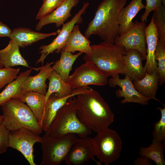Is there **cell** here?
Instances as JSON below:
<instances>
[{"mask_svg": "<svg viewBox=\"0 0 165 165\" xmlns=\"http://www.w3.org/2000/svg\"><path fill=\"white\" fill-rule=\"evenodd\" d=\"M79 0H65L52 12L39 19L36 25V30L39 31L44 26L54 23L58 27L62 25L68 18L71 16L72 9L76 6Z\"/></svg>", "mask_w": 165, "mask_h": 165, "instance_id": "9a60e30c", "label": "cell"}, {"mask_svg": "<svg viewBox=\"0 0 165 165\" xmlns=\"http://www.w3.org/2000/svg\"><path fill=\"white\" fill-rule=\"evenodd\" d=\"M42 138V156L40 165H60L64 161L72 145L80 140L73 134L55 138L45 133Z\"/></svg>", "mask_w": 165, "mask_h": 165, "instance_id": "8992f818", "label": "cell"}, {"mask_svg": "<svg viewBox=\"0 0 165 165\" xmlns=\"http://www.w3.org/2000/svg\"><path fill=\"white\" fill-rule=\"evenodd\" d=\"M90 5L88 2H84L82 8L73 16L72 19L62 25L61 30H57L58 35L53 41L47 45L41 46L39 48L41 54L39 58L37 61L36 64L41 62L42 65L45 59L50 53L55 51L59 53L64 46L68 38L76 24H80L82 23V15L85 14L86 10Z\"/></svg>", "mask_w": 165, "mask_h": 165, "instance_id": "9c48e42d", "label": "cell"}, {"mask_svg": "<svg viewBox=\"0 0 165 165\" xmlns=\"http://www.w3.org/2000/svg\"><path fill=\"white\" fill-rule=\"evenodd\" d=\"M91 46V53L82 57L85 62L91 63L108 77L126 74L123 60L126 51L123 47L104 41Z\"/></svg>", "mask_w": 165, "mask_h": 165, "instance_id": "3957f363", "label": "cell"}, {"mask_svg": "<svg viewBox=\"0 0 165 165\" xmlns=\"http://www.w3.org/2000/svg\"><path fill=\"white\" fill-rule=\"evenodd\" d=\"M9 131L2 124L0 125V154L5 152L9 147Z\"/></svg>", "mask_w": 165, "mask_h": 165, "instance_id": "e575fe53", "label": "cell"}, {"mask_svg": "<svg viewBox=\"0 0 165 165\" xmlns=\"http://www.w3.org/2000/svg\"><path fill=\"white\" fill-rule=\"evenodd\" d=\"M2 115H0V125L2 124Z\"/></svg>", "mask_w": 165, "mask_h": 165, "instance_id": "74e56055", "label": "cell"}, {"mask_svg": "<svg viewBox=\"0 0 165 165\" xmlns=\"http://www.w3.org/2000/svg\"><path fill=\"white\" fill-rule=\"evenodd\" d=\"M12 31H13L7 25L0 21V37H9Z\"/></svg>", "mask_w": 165, "mask_h": 165, "instance_id": "d590c367", "label": "cell"}, {"mask_svg": "<svg viewBox=\"0 0 165 165\" xmlns=\"http://www.w3.org/2000/svg\"><path fill=\"white\" fill-rule=\"evenodd\" d=\"M0 61L4 67H12L22 66L36 71L40 67L33 68L30 67L26 60L21 55L19 46L11 40L4 49L0 50Z\"/></svg>", "mask_w": 165, "mask_h": 165, "instance_id": "d6986e66", "label": "cell"}, {"mask_svg": "<svg viewBox=\"0 0 165 165\" xmlns=\"http://www.w3.org/2000/svg\"><path fill=\"white\" fill-rule=\"evenodd\" d=\"M49 87L45 95L46 101L50 95L55 93L59 98L72 94V90L69 84L64 81L54 70H53L48 78Z\"/></svg>", "mask_w": 165, "mask_h": 165, "instance_id": "484cf974", "label": "cell"}, {"mask_svg": "<svg viewBox=\"0 0 165 165\" xmlns=\"http://www.w3.org/2000/svg\"><path fill=\"white\" fill-rule=\"evenodd\" d=\"M32 70L31 69L20 73L0 92V109L2 105L7 101L12 98L19 99L25 93L22 89V85L26 78L30 75Z\"/></svg>", "mask_w": 165, "mask_h": 165, "instance_id": "603a6c76", "label": "cell"}, {"mask_svg": "<svg viewBox=\"0 0 165 165\" xmlns=\"http://www.w3.org/2000/svg\"><path fill=\"white\" fill-rule=\"evenodd\" d=\"M145 33L147 44V55L144 68L147 73L151 74L154 71H158L155 52L159 38L157 28L152 16L149 24L145 28Z\"/></svg>", "mask_w": 165, "mask_h": 165, "instance_id": "2e32d148", "label": "cell"}, {"mask_svg": "<svg viewBox=\"0 0 165 165\" xmlns=\"http://www.w3.org/2000/svg\"><path fill=\"white\" fill-rule=\"evenodd\" d=\"M72 90L90 85H106L108 83V77L88 62L76 68L66 82Z\"/></svg>", "mask_w": 165, "mask_h": 165, "instance_id": "30bf717a", "label": "cell"}, {"mask_svg": "<svg viewBox=\"0 0 165 165\" xmlns=\"http://www.w3.org/2000/svg\"><path fill=\"white\" fill-rule=\"evenodd\" d=\"M135 165H152L153 164L152 160L145 156H140L136 159L134 161Z\"/></svg>", "mask_w": 165, "mask_h": 165, "instance_id": "8d00e7d4", "label": "cell"}, {"mask_svg": "<svg viewBox=\"0 0 165 165\" xmlns=\"http://www.w3.org/2000/svg\"><path fill=\"white\" fill-rule=\"evenodd\" d=\"M61 56L59 60L57 61L52 67L56 71L60 77L66 82L68 79L72 66L77 59L82 53L79 52L73 54L71 52L61 50Z\"/></svg>", "mask_w": 165, "mask_h": 165, "instance_id": "4316f807", "label": "cell"}, {"mask_svg": "<svg viewBox=\"0 0 165 165\" xmlns=\"http://www.w3.org/2000/svg\"><path fill=\"white\" fill-rule=\"evenodd\" d=\"M96 156L101 163L108 165L119 159L122 150V141L118 133L108 128L98 132L92 138Z\"/></svg>", "mask_w": 165, "mask_h": 165, "instance_id": "52a82bcc", "label": "cell"}, {"mask_svg": "<svg viewBox=\"0 0 165 165\" xmlns=\"http://www.w3.org/2000/svg\"><path fill=\"white\" fill-rule=\"evenodd\" d=\"M57 33V31L51 33H44L35 31L29 28H19L13 29L9 38L19 47L24 48L41 40L55 35Z\"/></svg>", "mask_w": 165, "mask_h": 165, "instance_id": "ac0fdd59", "label": "cell"}, {"mask_svg": "<svg viewBox=\"0 0 165 165\" xmlns=\"http://www.w3.org/2000/svg\"><path fill=\"white\" fill-rule=\"evenodd\" d=\"M146 1L145 11L141 17V21L145 22L146 21L147 17L152 11L156 10L162 6L163 0H146Z\"/></svg>", "mask_w": 165, "mask_h": 165, "instance_id": "836d02e7", "label": "cell"}, {"mask_svg": "<svg viewBox=\"0 0 165 165\" xmlns=\"http://www.w3.org/2000/svg\"><path fill=\"white\" fill-rule=\"evenodd\" d=\"M42 140L39 134L28 129L21 128L9 131L8 146L20 152L30 165H36L34 145L36 143H41Z\"/></svg>", "mask_w": 165, "mask_h": 165, "instance_id": "ba28073f", "label": "cell"}, {"mask_svg": "<svg viewBox=\"0 0 165 165\" xmlns=\"http://www.w3.org/2000/svg\"><path fill=\"white\" fill-rule=\"evenodd\" d=\"M90 42L88 38L81 33L79 25H75L62 50L72 53L79 51L89 54L92 52Z\"/></svg>", "mask_w": 165, "mask_h": 165, "instance_id": "44dd1931", "label": "cell"}, {"mask_svg": "<svg viewBox=\"0 0 165 165\" xmlns=\"http://www.w3.org/2000/svg\"><path fill=\"white\" fill-rule=\"evenodd\" d=\"M123 60L127 71L126 74L132 81L140 80L145 77L146 72L142 65L144 60L139 52L134 50H127Z\"/></svg>", "mask_w": 165, "mask_h": 165, "instance_id": "ffe728a7", "label": "cell"}, {"mask_svg": "<svg viewBox=\"0 0 165 165\" xmlns=\"http://www.w3.org/2000/svg\"><path fill=\"white\" fill-rule=\"evenodd\" d=\"M142 0H132L124 7L121 15L119 26V35L126 33L133 26V19L138 12L145 8Z\"/></svg>", "mask_w": 165, "mask_h": 165, "instance_id": "cb8c5ba5", "label": "cell"}, {"mask_svg": "<svg viewBox=\"0 0 165 165\" xmlns=\"http://www.w3.org/2000/svg\"><path fill=\"white\" fill-rule=\"evenodd\" d=\"M108 80V83L111 87L118 86L121 89H118L116 92L118 97H124L121 103H134L142 105H148L150 99L140 94L135 88L131 79L125 74L124 79L119 78V75H116Z\"/></svg>", "mask_w": 165, "mask_h": 165, "instance_id": "7c38bea8", "label": "cell"}, {"mask_svg": "<svg viewBox=\"0 0 165 165\" xmlns=\"http://www.w3.org/2000/svg\"><path fill=\"white\" fill-rule=\"evenodd\" d=\"M2 124L9 131L25 128L38 134L42 132L41 127L28 106L19 99L12 98L2 106Z\"/></svg>", "mask_w": 165, "mask_h": 165, "instance_id": "5b68a950", "label": "cell"}, {"mask_svg": "<svg viewBox=\"0 0 165 165\" xmlns=\"http://www.w3.org/2000/svg\"><path fill=\"white\" fill-rule=\"evenodd\" d=\"M145 22L136 21L133 27L126 33L116 37L114 43L123 47L126 51L135 50L146 60L147 47L145 33Z\"/></svg>", "mask_w": 165, "mask_h": 165, "instance_id": "8fae6325", "label": "cell"}, {"mask_svg": "<svg viewBox=\"0 0 165 165\" xmlns=\"http://www.w3.org/2000/svg\"><path fill=\"white\" fill-rule=\"evenodd\" d=\"M165 149V141H158L153 139L149 146H142L139 148V155L149 158L157 165H165L163 153Z\"/></svg>", "mask_w": 165, "mask_h": 165, "instance_id": "83f0119b", "label": "cell"}, {"mask_svg": "<svg viewBox=\"0 0 165 165\" xmlns=\"http://www.w3.org/2000/svg\"><path fill=\"white\" fill-rule=\"evenodd\" d=\"M53 62H48L41 67L38 73L34 76L27 77L22 85V89L25 92H34L45 95L47 85L46 81L53 70L51 65Z\"/></svg>", "mask_w": 165, "mask_h": 165, "instance_id": "e0dca14e", "label": "cell"}, {"mask_svg": "<svg viewBox=\"0 0 165 165\" xmlns=\"http://www.w3.org/2000/svg\"><path fill=\"white\" fill-rule=\"evenodd\" d=\"M159 78L158 71H156L151 74L146 72L145 77L141 79L133 80V82L135 88L141 94L163 105L155 97L159 85Z\"/></svg>", "mask_w": 165, "mask_h": 165, "instance_id": "7402d4cb", "label": "cell"}, {"mask_svg": "<svg viewBox=\"0 0 165 165\" xmlns=\"http://www.w3.org/2000/svg\"><path fill=\"white\" fill-rule=\"evenodd\" d=\"M4 67L0 61V68Z\"/></svg>", "mask_w": 165, "mask_h": 165, "instance_id": "f35d334b", "label": "cell"}, {"mask_svg": "<svg viewBox=\"0 0 165 165\" xmlns=\"http://www.w3.org/2000/svg\"><path fill=\"white\" fill-rule=\"evenodd\" d=\"M88 86L79 87L72 90L71 95L62 98L58 97L55 94H52L46 101L41 127L46 132L54 121L59 110L68 99L78 94L86 93L92 90Z\"/></svg>", "mask_w": 165, "mask_h": 165, "instance_id": "4fadbf2b", "label": "cell"}, {"mask_svg": "<svg viewBox=\"0 0 165 165\" xmlns=\"http://www.w3.org/2000/svg\"><path fill=\"white\" fill-rule=\"evenodd\" d=\"M65 0H45L37 13L35 19L39 20L49 14Z\"/></svg>", "mask_w": 165, "mask_h": 165, "instance_id": "1f68e13d", "label": "cell"}, {"mask_svg": "<svg viewBox=\"0 0 165 165\" xmlns=\"http://www.w3.org/2000/svg\"><path fill=\"white\" fill-rule=\"evenodd\" d=\"M155 58L157 61L159 85L165 82V42L158 39L155 52Z\"/></svg>", "mask_w": 165, "mask_h": 165, "instance_id": "f1b7e54d", "label": "cell"}, {"mask_svg": "<svg viewBox=\"0 0 165 165\" xmlns=\"http://www.w3.org/2000/svg\"><path fill=\"white\" fill-rule=\"evenodd\" d=\"M165 6L154 11L152 17L157 29L159 39L165 42Z\"/></svg>", "mask_w": 165, "mask_h": 165, "instance_id": "f546056e", "label": "cell"}, {"mask_svg": "<svg viewBox=\"0 0 165 165\" xmlns=\"http://www.w3.org/2000/svg\"><path fill=\"white\" fill-rule=\"evenodd\" d=\"M4 86L2 85H0V90Z\"/></svg>", "mask_w": 165, "mask_h": 165, "instance_id": "ab89813d", "label": "cell"}, {"mask_svg": "<svg viewBox=\"0 0 165 165\" xmlns=\"http://www.w3.org/2000/svg\"><path fill=\"white\" fill-rule=\"evenodd\" d=\"M19 99L27 104L41 127L46 102L45 95L36 92H26Z\"/></svg>", "mask_w": 165, "mask_h": 165, "instance_id": "d4e9b609", "label": "cell"}, {"mask_svg": "<svg viewBox=\"0 0 165 165\" xmlns=\"http://www.w3.org/2000/svg\"><path fill=\"white\" fill-rule=\"evenodd\" d=\"M127 0H103L98 6L93 19L85 32L89 38L99 36L104 42L114 43L119 36L120 18Z\"/></svg>", "mask_w": 165, "mask_h": 165, "instance_id": "7a4b0ae2", "label": "cell"}, {"mask_svg": "<svg viewBox=\"0 0 165 165\" xmlns=\"http://www.w3.org/2000/svg\"><path fill=\"white\" fill-rule=\"evenodd\" d=\"M20 70V68H14L10 67L0 68V85L4 86L15 79Z\"/></svg>", "mask_w": 165, "mask_h": 165, "instance_id": "d6a6232c", "label": "cell"}, {"mask_svg": "<svg viewBox=\"0 0 165 165\" xmlns=\"http://www.w3.org/2000/svg\"><path fill=\"white\" fill-rule=\"evenodd\" d=\"M45 0H42L43 2Z\"/></svg>", "mask_w": 165, "mask_h": 165, "instance_id": "60d3db41", "label": "cell"}, {"mask_svg": "<svg viewBox=\"0 0 165 165\" xmlns=\"http://www.w3.org/2000/svg\"><path fill=\"white\" fill-rule=\"evenodd\" d=\"M94 156L92 138L87 136L80 138L79 141L72 145L64 161L68 165H82L93 160L97 164L101 165V163L95 160Z\"/></svg>", "mask_w": 165, "mask_h": 165, "instance_id": "5bb4252c", "label": "cell"}, {"mask_svg": "<svg viewBox=\"0 0 165 165\" xmlns=\"http://www.w3.org/2000/svg\"><path fill=\"white\" fill-rule=\"evenodd\" d=\"M77 95V115L81 122L97 133L108 128L114 114L99 93L93 89Z\"/></svg>", "mask_w": 165, "mask_h": 165, "instance_id": "6da1fadb", "label": "cell"}, {"mask_svg": "<svg viewBox=\"0 0 165 165\" xmlns=\"http://www.w3.org/2000/svg\"><path fill=\"white\" fill-rule=\"evenodd\" d=\"M164 108L158 107L156 109L160 111L161 116L160 120L154 124L152 132L153 139L160 142L165 141V105Z\"/></svg>", "mask_w": 165, "mask_h": 165, "instance_id": "4dcf8cb0", "label": "cell"}, {"mask_svg": "<svg viewBox=\"0 0 165 165\" xmlns=\"http://www.w3.org/2000/svg\"><path fill=\"white\" fill-rule=\"evenodd\" d=\"M76 98H69L58 111L48 131L45 133L51 137L59 138L69 134H75L80 138L86 137L92 130L80 121L77 115Z\"/></svg>", "mask_w": 165, "mask_h": 165, "instance_id": "277c9868", "label": "cell"}]
</instances>
